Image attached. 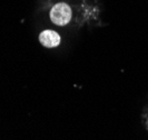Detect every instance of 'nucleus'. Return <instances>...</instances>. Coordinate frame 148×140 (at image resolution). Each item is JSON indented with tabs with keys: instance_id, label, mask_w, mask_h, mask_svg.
<instances>
[{
	"instance_id": "1",
	"label": "nucleus",
	"mask_w": 148,
	"mask_h": 140,
	"mask_svg": "<svg viewBox=\"0 0 148 140\" xmlns=\"http://www.w3.org/2000/svg\"><path fill=\"white\" fill-rule=\"evenodd\" d=\"M71 8L65 2H59L52 7L50 11V19L57 26H65L71 19Z\"/></svg>"
},
{
	"instance_id": "2",
	"label": "nucleus",
	"mask_w": 148,
	"mask_h": 140,
	"mask_svg": "<svg viewBox=\"0 0 148 140\" xmlns=\"http://www.w3.org/2000/svg\"><path fill=\"white\" fill-rule=\"evenodd\" d=\"M39 41L47 48H53L60 44V36L53 30H45L39 36Z\"/></svg>"
}]
</instances>
